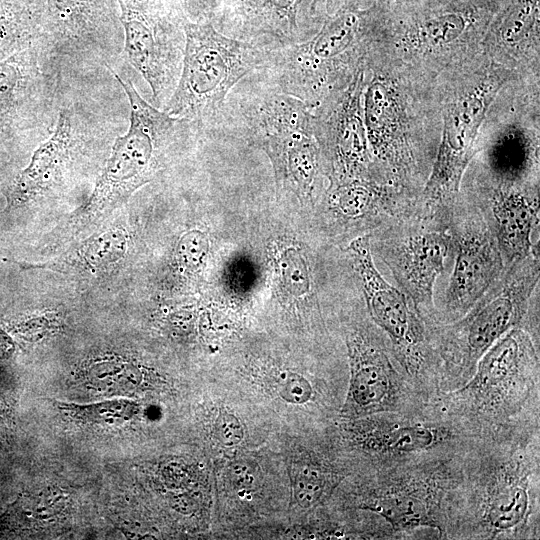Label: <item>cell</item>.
<instances>
[{
    "instance_id": "6da1fadb",
    "label": "cell",
    "mask_w": 540,
    "mask_h": 540,
    "mask_svg": "<svg viewBox=\"0 0 540 540\" xmlns=\"http://www.w3.org/2000/svg\"><path fill=\"white\" fill-rule=\"evenodd\" d=\"M107 69L127 96L129 122L125 133L115 138L89 198L70 219L75 233L96 225L150 182L167 147L201 133L195 123L170 116L147 102L129 72L124 75Z\"/></svg>"
},
{
    "instance_id": "7a4b0ae2",
    "label": "cell",
    "mask_w": 540,
    "mask_h": 540,
    "mask_svg": "<svg viewBox=\"0 0 540 540\" xmlns=\"http://www.w3.org/2000/svg\"><path fill=\"white\" fill-rule=\"evenodd\" d=\"M371 8L352 0L324 19L319 30L304 42L270 51L259 73L311 109L344 88L352 72L359 43L371 24Z\"/></svg>"
},
{
    "instance_id": "3957f363",
    "label": "cell",
    "mask_w": 540,
    "mask_h": 540,
    "mask_svg": "<svg viewBox=\"0 0 540 540\" xmlns=\"http://www.w3.org/2000/svg\"><path fill=\"white\" fill-rule=\"evenodd\" d=\"M185 36L180 77L162 110L195 123L201 132L212 131L229 93L266 65L270 51L228 37L209 21L187 19Z\"/></svg>"
},
{
    "instance_id": "277c9868",
    "label": "cell",
    "mask_w": 540,
    "mask_h": 540,
    "mask_svg": "<svg viewBox=\"0 0 540 540\" xmlns=\"http://www.w3.org/2000/svg\"><path fill=\"white\" fill-rule=\"evenodd\" d=\"M66 70L42 40L0 60V151L51 134Z\"/></svg>"
},
{
    "instance_id": "5b68a950",
    "label": "cell",
    "mask_w": 540,
    "mask_h": 540,
    "mask_svg": "<svg viewBox=\"0 0 540 540\" xmlns=\"http://www.w3.org/2000/svg\"><path fill=\"white\" fill-rule=\"evenodd\" d=\"M539 247L505 269L501 278L440 337V355L456 373H473L481 356L519 326L539 285Z\"/></svg>"
},
{
    "instance_id": "8992f818",
    "label": "cell",
    "mask_w": 540,
    "mask_h": 540,
    "mask_svg": "<svg viewBox=\"0 0 540 540\" xmlns=\"http://www.w3.org/2000/svg\"><path fill=\"white\" fill-rule=\"evenodd\" d=\"M123 29L121 60L148 84L151 104L163 109L178 83L187 16L178 0H116Z\"/></svg>"
},
{
    "instance_id": "52a82bcc",
    "label": "cell",
    "mask_w": 540,
    "mask_h": 540,
    "mask_svg": "<svg viewBox=\"0 0 540 540\" xmlns=\"http://www.w3.org/2000/svg\"><path fill=\"white\" fill-rule=\"evenodd\" d=\"M501 82L490 76L449 103L441 141L418 200V216L447 227L463 175L475 154L479 128Z\"/></svg>"
},
{
    "instance_id": "ba28073f",
    "label": "cell",
    "mask_w": 540,
    "mask_h": 540,
    "mask_svg": "<svg viewBox=\"0 0 540 540\" xmlns=\"http://www.w3.org/2000/svg\"><path fill=\"white\" fill-rule=\"evenodd\" d=\"M42 41L67 69H115L123 29L116 0H46Z\"/></svg>"
},
{
    "instance_id": "9c48e42d",
    "label": "cell",
    "mask_w": 540,
    "mask_h": 540,
    "mask_svg": "<svg viewBox=\"0 0 540 540\" xmlns=\"http://www.w3.org/2000/svg\"><path fill=\"white\" fill-rule=\"evenodd\" d=\"M370 244L422 316L433 315L436 280L454 254L448 228L410 216L372 233Z\"/></svg>"
},
{
    "instance_id": "30bf717a",
    "label": "cell",
    "mask_w": 540,
    "mask_h": 540,
    "mask_svg": "<svg viewBox=\"0 0 540 540\" xmlns=\"http://www.w3.org/2000/svg\"><path fill=\"white\" fill-rule=\"evenodd\" d=\"M447 228L453 239L455 262L445 295V313L454 321L501 278L505 265L478 201L458 196Z\"/></svg>"
},
{
    "instance_id": "8fae6325",
    "label": "cell",
    "mask_w": 540,
    "mask_h": 540,
    "mask_svg": "<svg viewBox=\"0 0 540 540\" xmlns=\"http://www.w3.org/2000/svg\"><path fill=\"white\" fill-rule=\"evenodd\" d=\"M346 251L359 278L369 316L388 337L406 371L419 372L429 356L424 317L413 301L376 268L370 234L351 241Z\"/></svg>"
},
{
    "instance_id": "7c38bea8",
    "label": "cell",
    "mask_w": 540,
    "mask_h": 540,
    "mask_svg": "<svg viewBox=\"0 0 540 540\" xmlns=\"http://www.w3.org/2000/svg\"><path fill=\"white\" fill-rule=\"evenodd\" d=\"M538 353L529 333L516 326L478 360L457 393L477 412L496 415L520 405L538 375Z\"/></svg>"
},
{
    "instance_id": "4fadbf2b",
    "label": "cell",
    "mask_w": 540,
    "mask_h": 540,
    "mask_svg": "<svg viewBox=\"0 0 540 540\" xmlns=\"http://www.w3.org/2000/svg\"><path fill=\"white\" fill-rule=\"evenodd\" d=\"M364 73L359 70L341 90L327 98L311 113L313 134L320 149L325 150L332 182L373 177L369 148L361 107Z\"/></svg>"
},
{
    "instance_id": "5bb4252c",
    "label": "cell",
    "mask_w": 540,
    "mask_h": 540,
    "mask_svg": "<svg viewBox=\"0 0 540 540\" xmlns=\"http://www.w3.org/2000/svg\"><path fill=\"white\" fill-rule=\"evenodd\" d=\"M210 22L220 33L266 51L304 42L323 23L312 0H227Z\"/></svg>"
},
{
    "instance_id": "9a60e30c",
    "label": "cell",
    "mask_w": 540,
    "mask_h": 540,
    "mask_svg": "<svg viewBox=\"0 0 540 540\" xmlns=\"http://www.w3.org/2000/svg\"><path fill=\"white\" fill-rule=\"evenodd\" d=\"M351 368L345 412L368 416L391 410L397 403L400 386L387 348L370 330H355L347 337Z\"/></svg>"
},
{
    "instance_id": "2e32d148",
    "label": "cell",
    "mask_w": 540,
    "mask_h": 540,
    "mask_svg": "<svg viewBox=\"0 0 540 540\" xmlns=\"http://www.w3.org/2000/svg\"><path fill=\"white\" fill-rule=\"evenodd\" d=\"M478 203L495 235L505 269L539 247V242L532 241L539 226L538 185L499 182Z\"/></svg>"
},
{
    "instance_id": "e0dca14e",
    "label": "cell",
    "mask_w": 540,
    "mask_h": 540,
    "mask_svg": "<svg viewBox=\"0 0 540 540\" xmlns=\"http://www.w3.org/2000/svg\"><path fill=\"white\" fill-rule=\"evenodd\" d=\"M443 483L430 474H407L382 482L367 508L393 529L437 527Z\"/></svg>"
},
{
    "instance_id": "ac0fdd59",
    "label": "cell",
    "mask_w": 540,
    "mask_h": 540,
    "mask_svg": "<svg viewBox=\"0 0 540 540\" xmlns=\"http://www.w3.org/2000/svg\"><path fill=\"white\" fill-rule=\"evenodd\" d=\"M531 506L528 470L519 461L499 466L489 478L480 504V525L498 536L520 529Z\"/></svg>"
},
{
    "instance_id": "d6986e66",
    "label": "cell",
    "mask_w": 540,
    "mask_h": 540,
    "mask_svg": "<svg viewBox=\"0 0 540 540\" xmlns=\"http://www.w3.org/2000/svg\"><path fill=\"white\" fill-rule=\"evenodd\" d=\"M128 236L122 227L112 226L78 243L45 263H21L24 269H49L62 273L98 276L113 269L127 251Z\"/></svg>"
},
{
    "instance_id": "ffe728a7",
    "label": "cell",
    "mask_w": 540,
    "mask_h": 540,
    "mask_svg": "<svg viewBox=\"0 0 540 540\" xmlns=\"http://www.w3.org/2000/svg\"><path fill=\"white\" fill-rule=\"evenodd\" d=\"M451 438L441 426L408 424L387 420L372 421L364 429L362 442L373 452L405 454L432 448Z\"/></svg>"
},
{
    "instance_id": "44dd1931",
    "label": "cell",
    "mask_w": 540,
    "mask_h": 540,
    "mask_svg": "<svg viewBox=\"0 0 540 540\" xmlns=\"http://www.w3.org/2000/svg\"><path fill=\"white\" fill-rule=\"evenodd\" d=\"M46 0H0V60L42 38Z\"/></svg>"
},
{
    "instance_id": "7402d4cb",
    "label": "cell",
    "mask_w": 540,
    "mask_h": 540,
    "mask_svg": "<svg viewBox=\"0 0 540 540\" xmlns=\"http://www.w3.org/2000/svg\"><path fill=\"white\" fill-rule=\"evenodd\" d=\"M57 408L71 419L91 424L118 423L130 420L138 405L130 400L115 399L92 404L56 403Z\"/></svg>"
},
{
    "instance_id": "603a6c76",
    "label": "cell",
    "mask_w": 540,
    "mask_h": 540,
    "mask_svg": "<svg viewBox=\"0 0 540 540\" xmlns=\"http://www.w3.org/2000/svg\"><path fill=\"white\" fill-rule=\"evenodd\" d=\"M329 486L327 473L317 467H308L296 477V496L303 506L315 504Z\"/></svg>"
},
{
    "instance_id": "cb8c5ba5",
    "label": "cell",
    "mask_w": 540,
    "mask_h": 540,
    "mask_svg": "<svg viewBox=\"0 0 540 540\" xmlns=\"http://www.w3.org/2000/svg\"><path fill=\"white\" fill-rule=\"evenodd\" d=\"M208 243L205 236L197 231L185 234L179 241L177 256L180 264L190 270L195 271L202 258L207 253Z\"/></svg>"
},
{
    "instance_id": "d4e9b609",
    "label": "cell",
    "mask_w": 540,
    "mask_h": 540,
    "mask_svg": "<svg viewBox=\"0 0 540 540\" xmlns=\"http://www.w3.org/2000/svg\"><path fill=\"white\" fill-rule=\"evenodd\" d=\"M227 0H185L182 4L190 21H211Z\"/></svg>"
},
{
    "instance_id": "484cf974",
    "label": "cell",
    "mask_w": 540,
    "mask_h": 540,
    "mask_svg": "<svg viewBox=\"0 0 540 540\" xmlns=\"http://www.w3.org/2000/svg\"><path fill=\"white\" fill-rule=\"evenodd\" d=\"M218 423V430L220 431L221 438L226 441L227 444H234L241 438V430L239 423L230 415L220 417Z\"/></svg>"
},
{
    "instance_id": "4316f807",
    "label": "cell",
    "mask_w": 540,
    "mask_h": 540,
    "mask_svg": "<svg viewBox=\"0 0 540 540\" xmlns=\"http://www.w3.org/2000/svg\"><path fill=\"white\" fill-rule=\"evenodd\" d=\"M352 0H312V11L321 21L333 15Z\"/></svg>"
},
{
    "instance_id": "83f0119b",
    "label": "cell",
    "mask_w": 540,
    "mask_h": 540,
    "mask_svg": "<svg viewBox=\"0 0 540 540\" xmlns=\"http://www.w3.org/2000/svg\"><path fill=\"white\" fill-rule=\"evenodd\" d=\"M13 350L10 339L3 333H0V357H4Z\"/></svg>"
},
{
    "instance_id": "f1b7e54d",
    "label": "cell",
    "mask_w": 540,
    "mask_h": 540,
    "mask_svg": "<svg viewBox=\"0 0 540 540\" xmlns=\"http://www.w3.org/2000/svg\"><path fill=\"white\" fill-rule=\"evenodd\" d=\"M182 6V4L184 3L185 0H178Z\"/></svg>"
}]
</instances>
